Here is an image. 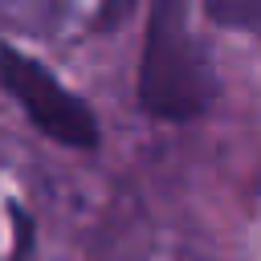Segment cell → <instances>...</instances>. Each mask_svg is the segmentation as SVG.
Listing matches in <instances>:
<instances>
[{
    "label": "cell",
    "instance_id": "1",
    "mask_svg": "<svg viewBox=\"0 0 261 261\" xmlns=\"http://www.w3.org/2000/svg\"><path fill=\"white\" fill-rule=\"evenodd\" d=\"M216 94L212 61L188 24L184 0H151L143 61H139V102L147 114L167 122H188L208 110Z\"/></svg>",
    "mask_w": 261,
    "mask_h": 261
},
{
    "label": "cell",
    "instance_id": "2",
    "mask_svg": "<svg viewBox=\"0 0 261 261\" xmlns=\"http://www.w3.org/2000/svg\"><path fill=\"white\" fill-rule=\"evenodd\" d=\"M0 82L24 106V114L33 118L41 135L57 139L61 147H77V151H90L98 143V122L90 106L77 94H69L37 57L12 45H0Z\"/></svg>",
    "mask_w": 261,
    "mask_h": 261
},
{
    "label": "cell",
    "instance_id": "3",
    "mask_svg": "<svg viewBox=\"0 0 261 261\" xmlns=\"http://www.w3.org/2000/svg\"><path fill=\"white\" fill-rule=\"evenodd\" d=\"M208 16L228 24V29H245V33H261V0H204Z\"/></svg>",
    "mask_w": 261,
    "mask_h": 261
},
{
    "label": "cell",
    "instance_id": "4",
    "mask_svg": "<svg viewBox=\"0 0 261 261\" xmlns=\"http://www.w3.org/2000/svg\"><path fill=\"white\" fill-rule=\"evenodd\" d=\"M12 237H16V261L29 257V245H33V224H29V212L12 204Z\"/></svg>",
    "mask_w": 261,
    "mask_h": 261
},
{
    "label": "cell",
    "instance_id": "5",
    "mask_svg": "<svg viewBox=\"0 0 261 261\" xmlns=\"http://www.w3.org/2000/svg\"><path fill=\"white\" fill-rule=\"evenodd\" d=\"M130 4H135V0H102V12H98V16H102V24H106V29H110V24H118V20L130 12Z\"/></svg>",
    "mask_w": 261,
    "mask_h": 261
}]
</instances>
